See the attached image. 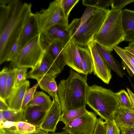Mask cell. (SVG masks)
<instances>
[{"label":"cell","instance_id":"cell-1","mask_svg":"<svg viewBox=\"0 0 134 134\" xmlns=\"http://www.w3.org/2000/svg\"><path fill=\"white\" fill-rule=\"evenodd\" d=\"M11 12L7 23L0 32V64L7 61L13 45L18 39L30 15L32 4L11 0Z\"/></svg>","mask_w":134,"mask_h":134},{"label":"cell","instance_id":"cell-2","mask_svg":"<svg viewBox=\"0 0 134 134\" xmlns=\"http://www.w3.org/2000/svg\"><path fill=\"white\" fill-rule=\"evenodd\" d=\"M89 86L87 75H80L71 70L66 79L60 81L58 94L62 112L85 107Z\"/></svg>","mask_w":134,"mask_h":134},{"label":"cell","instance_id":"cell-3","mask_svg":"<svg viewBox=\"0 0 134 134\" xmlns=\"http://www.w3.org/2000/svg\"><path fill=\"white\" fill-rule=\"evenodd\" d=\"M122 10L109 9L100 29L92 40L110 52L114 46L125 39L126 34L122 27Z\"/></svg>","mask_w":134,"mask_h":134},{"label":"cell","instance_id":"cell-4","mask_svg":"<svg viewBox=\"0 0 134 134\" xmlns=\"http://www.w3.org/2000/svg\"><path fill=\"white\" fill-rule=\"evenodd\" d=\"M86 103L105 121L114 119L115 113L119 107L115 93L96 85L89 86Z\"/></svg>","mask_w":134,"mask_h":134},{"label":"cell","instance_id":"cell-5","mask_svg":"<svg viewBox=\"0 0 134 134\" xmlns=\"http://www.w3.org/2000/svg\"><path fill=\"white\" fill-rule=\"evenodd\" d=\"M109 9L96 8L88 19L76 28L69 29L71 40L78 46H87L98 32Z\"/></svg>","mask_w":134,"mask_h":134},{"label":"cell","instance_id":"cell-6","mask_svg":"<svg viewBox=\"0 0 134 134\" xmlns=\"http://www.w3.org/2000/svg\"><path fill=\"white\" fill-rule=\"evenodd\" d=\"M40 33L57 25L69 26L68 20L64 14L61 4V0H55L51 2L48 7L42 9L35 13Z\"/></svg>","mask_w":134,"mask_h":134},{"label":"cell","instance_id":"cell-7","mask_svg":"<svg viewBox=\"0 0 134 134\" xmlns=\"http://www.w3.org/2000/svg\"><path fill=\"white\" fill-rule=\"evenodd\" d=\"M41 34L34 38L21 49L17 58L11 62L13 68H33L40 61L45 50L41 44Z\"/></svg>","mask_w":134,"mask_h":134},{"label":"cell","instance_id":"cell-8","mask_svg":"<svg viewBox=\"0 0 134 134\" xmlns=\"http://www.w3.org/2000/svg\"><path fill=\"white\" fill-rule=\"evenodd\" d=\"M97 119L94 113L88 111L65 125L62 129L68 134H93Z\"/></svg>","mask_w":134,"mask_h":134},{"label":"cell","instance_id":"cell-9","mask_svg":"<svg viewBox=\"0 0 134 134\" xmlns=\"http://www.w3.org/2000/svg\"><path fill=\"white\" fill-rule=\"evenodd\" d=\"M61 71L51 57L45 51L35 66L27 73L26 79H35L44 76L56 77Z\"/></svg>","mask_w":134,"mask_h":134},{"label":"cell","instance_id":"cell-10","mask_svg":"<svg viewBox=\"0 0 134 134\" xmlns=\"http://www.w3.org/2000/svg\"><path fill=\"white\" fill-rule=\"evenodd\" d=\"M87 46L92 58L94 74L104 83L108 84L112 77L110 68L99 54L96 47V43L91 41L88 43Z\"/></svg>","mask_w":134,"mask_h":134},{"label":"cell","instance_id":"cell-11","mask_svg":"<svg viewBox=\"0 0 134 134\" xmlns=\"http://www.w3.org/2000/svg\"><path fill=\"white\" fill-rule=\"evenodd\" d=\"M60 104L53 99L52 105L45 113L36 126L37 129L47 132H55L58 122L62 115Z\"/></svg>","mask_w":134,"mask_h":134},{"label":"cell","instance_id":"cell-12","mask_svg":"<svg viewBox=\"0 0 134 134\" xmlns=\"http://www.w3.org/2000/svg\"><path fill=\"white\" fill-rule=\"evenodd\" d=\"M71 36L68 27L60 25L53 26L41 34V42L44 48L49 43L58 41L65 46L71 40Z\"/></svg>","mask_w":134,"mask_h":134},{"label":"cell","instance_id":"cell-13","mask_svg":"<svg viewBox=\"0 0 134 134\" xmlns=\"http://www.w3.org/2000/svg\"><path fill=\"white\" fill-rule=\"evenodd\" d=\"M78 45L71 40L63 48L66 65L77 72L84 74Z\"/></svg>","mask_w":134,"mask_h":134},{"label":"cell","instance_id":"cell-14","mask_svg":"<svg viewBox=\"0 0 134 134\" xmlns=\"http://www.w3.org/2000/svg\"><path fill=\"white\" fill-rule=\"evenodd\" d=\"M41 34L35 13H32L25 25L18 39L22 49L32 40Z\"/></svg>","mask_w":134,"mask_h":134},{"label":"cell","instance_id":"cell-15","mask_svg":"<svg viewBox=\"0 0 134 134\" xmlns=\"http://www.w3.org/2000/svg\"><path fill=\"white\" fill-rule=\"evenodd\" d=\"M64 46L62 42L55 41L49 43L44 48L46 52L54 61L61 71L66 65L63 51Z\"/></svg>","mask_w":134,"mask_h":134},{"label":"cell","instance_id":"cell-16","mask_svg":"<svg viewBox=\"0 0 134 134\" xmlns=\"http://www.w3.org/2000/svg\"><path fill=\"white\" fill-rule=\"evenodd\" d=\"M30 83L26 80L23 84L15 88L7 99V104L10 109L22 110L21 107L25 95L29 89Z\"/></svg>","mask_w":134,"mask_h":134},{"label":"cell","instance_id":"cell-17","mask_svg":"<svg viewBox=\"0 0 134 134\" xmlns=\"http://www.w3.org/2000/svg\"><path fill=\"white\" fill-rule=\"evenodd\" d=\"M113 119L120 131L125 128L133 127L134 125V111L119 107L115 113Z\"/></svg>","mask_w":134,"mask_h":134},{"label":"cell","instance_id":"cell-18","mask_svg":"<svg viewBox=\"0 0 134 134\" xmlns=\"http://www.w3.org/2000/svg\"><path fill=\"white\" fill-rule=\"evenodd\" d=\"M55 77L44 76L36 80L40 88L48 93L60 105L58 94V86L55 80Z\"/></svg>","mask_w":134,"mask_h":134},{"label":"cell","instance_id":"cell-19","mask_svg":"<svg viewBox=\"0 0 134 134\" xmlns=\"http://www.w3.org/2000/svg\"><path fill=\"white\" fill-rule=\"evenodd\" d=\"M96 45L100 55L110 69L115 72L119 76L123 77L124 73L121 69L120 65L111 52L98 43H96Z\"/></svg>","mask_w":134,"mask_h":134},{"label":"cell","instance_id":"cell-20","mask_svg":"<svg viewBox=\"0 0 134 134\" xmlns=\"http://www.w3.org/2000/svg\"><path fill=\"white\" fill-rule=\"evenodd\" d=\"M46 111L37 106L28 104L23 109V121L35 126L37 125Z\"/></svg>","mask_w":134,"mask_h":134},{"label":"cell","instance_id":"cell-21","mask_svg":"<svg viewBox=\"0 0 134 134\" xmlns=\"http://www.w3.org/2000/svg\"><path fill=\"white\" fill-rule=\"evenodd\" d=\"M82 67L84 74L87 75L93 72V66L92 58L87 48L78 46Z\"/></svg>","mask_w":134,"mask_h":134},{"label":"cell","instance_id":"cell-22","mask_svg":"<svg viewBox=\"0 0 134 134\" xmlns=\"http://www.w3.org/2000/svg\"><path fill=\"white\" fill-rule=\"evenodd\" d=\"M52 103L50 97L43 91H36L33 98L28 104L31 106H37L48 110Z\"/></svg>","mask_w":134,"mask_h":134},{"label":"cell","instance_id":"cell-23","mask_svg":"<svg viewBox=\"0 0 134 134\" xmlns=\"http://www.w3.org/2000/svg\"><path fill=\"white\" fill-rule=\"evenodd\" d=\"M11 12L10 0H0V32L9 19Z\"/></svg>","mask_w":134,"mask_h":134},{"label":"cell","instance_id":"cell-24","mask_svg":"<svg viewBox=\"0 0 134 134\" xmlns=\"http://www.w3.org/2000/svg\"><path fill=\"white\" fill-rule=\"evenodd\" d=\"M121 18L123 28L126 33L134 30V10H122Z\"/></svg>","mask_w":134,"mask_h":134},{"label":"cell","instance_id":"cell-25","mask_svg":"<svg viewBox=\"0 0 134 134\" xmlns=\"http://www.w3.org/2000/svg\"><path fill=\"white\" fill-rule=\"evenodd\" d=\"M88 111L85 107H83L64 112L62 113L60 121L66 125L84 115Z\"/></svg>","mask_w":134,"mask_h":134},{"label":"cell","instance_id":"cell-26","mask_svg":"<svg viewBox=\"0 0 134 134\" xmlns=\"http://www.w3.org/2000/svg\"><path fill=\"white\" fill-rule=\"evenodd\" d=\"M119 107L130 110L134 111L132 101L128 92L125 90H121L115 93Z\"/></svg>","mask_w":134,"mask_h":134},{"label":"cell","instance_id":"cell-27","mask_svg":"<svg viewBox=\"0 0 134 134\" xmlns=\"http://www.w3.org/2000/svg\"><path fill=\"white\" fill-rule=\"evenodd\" d=\"M2 111L4 117L7 121L15 122L23 121V110L16 111L10 109Z\"/></svg>","mask_w":134,"mask_h":134},{"label":"cell","instance_id":"cell-28","mask_svg":"<svg viewBox=\"0 0 134 134\" xmlns=\"http://www.w3.org/2000/svg\"><path fill=\"white\" fill-rule=\"evenodd\" d=\"M15 70L10 69L7 82L5 93V99L7 100L15 89Z\"/></svg>","mask_w":134,"mask_h":134},{"label":"cell","instance_id":"cell-29","mask_svg":"<svg viewBox=\"0 0 134 134\" xmlns=\"http://www.w3.org/2000/svg\"><path fill=\"white\" fill-rule=\"evenodd\" d=\"M112 0H83L82 4L87 7H91L97 9H107L111 6Z\"/></svg>","mask_w":134,"mask_h":134},{"label":"cell","instance_id":"cell-30","mask_svg":"<svg viewBox=\"0 0 134 134\" xmlns=\"http://www.w3.org/2000/svg\"><path fill=\"white\" fill-rule=\"evenodd\" d=\"M15 130L19 133L26 134L33 133L36 131V126L30 123L24 121L17 122L15 127Z\"/></svg>","mask_w":134,"mask_h":134},{"label":"cell","instance_id":"cell-31","mask_svg":"<svg viewBox=\"0 0 134 134\" xmlns=\"http://www.w3.org/2000/svg\"><path fill=\"white\" fill-rule=\"evenodd\" d=\"M15 70V89L19 87L27 80V68H14Z\"/></svg>","mask_w":134,"mask_h":134},{"label":"cell","instance_id":"cell-32","mask_svg":"<svg viewBox=\"0 0 134 134\" xmlns=\"http://www.w3.org/2000/svg\"><path fill=\"white\" fill-rule=\"evenodd\" d=\"M9 69L3 68L0 72V98L5 99L6 87Z\"/></svg>","mask_w":134,"mask_h":134},{"label":"cell","instance_id":"cell-33","mask_svg":"<svg viewBox=\"0 0 134 134\" xmlns=\"http://www.w3.org/2000/svg\"><path fill=\"white\" fill-rule=\"evenodd\" d=\"M0 134H23L17 132L15 129L13 127L10 129L2 128L0 129ZM26 134H68L65 131L60 132L49 133L36 128L35 131L33 133Z\"/></svg>","mask_w":134,"mask_h":134},{"label":"cell","instance_id":"cell-34","mask_svg":"<svg viewBox=\"0 0 134 134\" xmlns=\"http://www.w3.org/2000/svg\"><path fill=\"white\" fill-rule=\"evenodd\" d=\"M39 86L37 82L31 88L29 89L26 91L23 100L21 109H24L26 106L32 100L36 90Z\"/></svg>","mask_w":134,"mask_h":134},{"label":"cell","instance_id":"cell-35","mask_svg":"<svg viewBox=\"0 0 134 134\" xmlns=\"http://www.w3.org/2000/svg\"><path fill=\"white\" fill-rule=\"evenodd\" d=\"M79 1L61 0V4L63 11L67 19L68 20L69 16L71 10Z\"/></svg>","mask_w":134,"mask_h":134},{"label":"cell","instance_id":"cell-36","mask_svg":"<svg viewBox=\"0 0 134 134\" xmlns=\"http://www.w3.org/2000/svg\"><path fill=\"white\" fill-rule=\"evenodd\" d=\"M113 49L122 59L124 63L129 68L134 74V66L127 58L123 51V48L118 46L114 47Z\"/></svg>","mask_w":134,"mask_h":134},{"label":"cell","instance_id":"cell-37","mask_svg":"<svg viewBox=\"0 0 134 134\" xmlns=\"http://www.w3.org/2000/svg\"><path fill=\"white\" fill-rule=\"evenodd\" d=\"M18 39L15 41L11 49L7 61L12 62L14 60L21 52L22 48L19 44Z\"/></svg>","mask_w":134,"mask_h":134},{"label":"cell","instance_id":"cell-38","mask_svg":"<svg viewBox=\"0 0 134 134\" xmlns=\"http://www.w3.org/2000/svg\"><path fill=\"white\" fill-rule=\"evenodd\" d=\"M105 122L106 134H120V131L114 119L109 120Z\"/></svg>","mask_w":134,"mask_h":134},{"label":"cell","instance_id":"cell-39","mask_svg":"<svg viewBox=\"0 0 134 134\" xmlns=\"http://www.w3.org/2000/svg\"><path fill=\"white\" fill-rule=\"evenodd\" d=\"M134 2V0H112L111 9L120 10L131 3Z\"/></svg>","mask_w":134,"mask_h":134},{"label":"cell","instance_id":"cell-40","mask_svg":"<svg viewBox=\"0 0 134 134\" xmlns=\"http://www.w3.org/2000/svg\"><path fill=\"white\" fill-rule=\"evenodd\" d=\"M93 134H106L105 122L100 118L98 119Z\"/></svg>","mask_w":134,"mask_h":134},{"label":"cell","instance_id":"cell-41","mask_svg":"<svg viewBox=\"0 0 134 134\" xmlns=\"http://www.w3.org/2000/svg\"><path fill=\"white\" fill-rule=\"evenodd\" d=\"M17 122L7 121L0 125V128L10 129L15 127Z\"/></svg>","mask_w":134,"mask_h":134},{"label":"cell","instance_id":"cell-42","mask_svg":"<svg viewBox=\"0 0 134 134\" xmlns=\"http://www.w3.org/2000/svg\"><path fill=\"white\" fill-rule=\"evenodd\" d=\"M5 100L0 98V110L3 111L10 109Z\"/></svg>","mask_w":134,"mask_h":134},{"label":"cell","instance_id":"cell-43","mask_svg":"<svg viewBox=\"0 0 134 134\" xmlns=\"http://www.w3.org/2000/svg\"><path fill=\"white\" fill-rule=\"evenodd\" d=\"M123 51L126 57L131 64L134 66V55L123 48Z\"/></svg>","mask_w":134,"mask_h":134},{"label":"cell","instance_id":"cell-44","mask_svg":"<svg viewBox=\"0 0 134 134\" xmlns=\"http://www.w3.org/2000/svg\"><path fill=\"white\" fill-rule=\"evenodd\" d=\"M121 131V134H134V128L133 127H126Z\"/></svg>","mask_w":134,"mask_h":134},{"label":"cell","instance_id":"cell-45","mask_svg":"<svg viewBox=\"0 0 134 134\" xmlns=\"http://www.w3.org/2000/svg\"><path fill=\"white\" fill-rule=\"evenodd\" d=\"M124 49L134 55V42L130 43Z\"/></svg>","mask_w":134,"mask_h":134},{"label":"cell","instance_id":"cell-46","mask_svg":"<svg viewBox=\"0 0 134 134\" xmlns=\"http://www.w3.org/2000/svg\"><path fill=\"white\" fill-rule=\"evenodd\" d=\"M127 90L131 99L133 108L134 109V94L128 88H126Z\"/></svg>","mask_w":134,"mask_h":134},{"label":"cell","instance_id":"cell-47","mask_svg":"<svg viewBox=\"0 0 134 134\" xmlns=\"http://www.w3.org/2000/svg\"><path fill=\"white\" fill-rule=\"evenodd\" d=\"M7 121V120L4 117L2 111L0 110V125Z\"/></svg>","mask_w":134,"mask_h":134},{"label":"cell","instance_id":"cell-48","mask_svg":"<svg viewBox=\"0 0 134 134\" xmlns=\"http://www.w3.org/2000/svg\"><path fill=\"white\" fill-rule=\"evenodd\" d=\"M133 127H134V125H133Z\"/></svg>","mask_w":134,"mask_h":134}]
</instances>
